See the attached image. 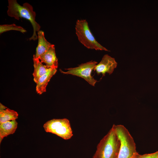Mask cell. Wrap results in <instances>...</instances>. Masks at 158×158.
<instances>
[{
  "instance_id": "16",
  "label": "cell",
  "mask_w": 158,
  "mask_h": 158,
  "mask_svg": "<svg viewBox=\"0 0 158 158\" xmlns=\"http://www.w3.org/2000/svg\"><path fill=\"white\" fill-rule=\"evenodd\" d=\"M0 111L5 110L7 108L6 107L3 105L1 103H0Z\"/></svg>"
},
{
  "instance_id": "6",
  "label": "cell",
  "mask_w": 158,
  "mask_h": 158,
  "mask_svg": "<svg viewBox=\"0 0 158 158\" xmlns=\"http://www.w3.org/2000/svg\"><path fill=\"white\" fill-rule=\"evenodd\" d=\"M97 63V62L92 61L82 63L76 67L65 69L67 70L66 72L63 71L61 69L59 71L63 74H71L83 78L90 85L94 86L97 80L91 76V73Z\"/></svg>"
},
{
  "instance_id": "3",
  "label": "cell",
  "mask_w": 158,
  "mask_h": 158,
  "mask_svg": "<svg viewBox=\"0 0 158 158\" xmlns=\"http://www.w3.org/2000/svg\"><path fill=\"white\" fill-rule=\"evenodd\" d=\"M75 30L79 41L87 48L109 51L96 40L86 20H78L75 25Z\"/></svg>"
},
{
  "instance_id": "17",
  "label": "cell",
  "mask_w": 158,
  "mask_h": 158,
  "mask_svg": "<svg viewBox=\"0 0 158 158\" xmlns=\"http://www.w3.org/2000/svg\"><path fill=\"white\" fill-rule=\"evenodd\" d=\"M157 158H158V156H157Z\"/></svg>"
},
{
  "instance_id": "1",
  "label": "cell",
  "mask_w": 158,
  "mask_h": 158,
  "mask_svg": "<svg viewBox=\"0 0 158 158\" xmlns=\"http://www.w3.org/2000/svg\"><path fill=\"white\" fill-rule=\"evenodd\" d=\"M115 125L98 144L92 158H118L121 142Z\"/></svg>"
},
{
  "instance_id": "14",
  "label": "cell",
  "mask_w": 158,
  "mask_h": 158,
  "mask_svg": "<svg viewBox=\"0 0 158 158\" xmlns=\"http://www.w3.org/2000/svg\"><path fill=\"white\" fill-rule=\"evenodd\" d=\"M12 30L19 31L23 33H24L27 31L25 29L21 26L17 25L14 24L11 25L6 24L0 25V34Z\"/></svg>"
},
{
  "instance_id": "2",
  "label": "cell",
  "mask_w": 158,
  "mask_h": 158,
  "mask_svg": "<svg viewBox=\"0 0 158 158\" xmlns=\"http://www.w3.org/2000/svg\"><path fill=\"white\" fill-rule=\"evenodd\" d=\"M7 13L8 16L19 20L20 18H25L31 23L33 29V33L29 40H35L38 37L36 33L40 30L41 27L35 20L36 13L32 6L28 3L20 5L16 0H8Z\"/></svg>"
},
{
  "instance_id": "11",
  "label": "cell",
  "mask_w": 158,
  "mask_h": 158,
  "mask_svg": "<svg viewBox=\"0 0 158 158\" xmlns=\"http://www.w3.org/2000/svg\"><path fill=\"white\" fill-rule=\"evenodd\" d=\"M17 126L18 123L16 120L0 123V143L5 137L13 134Z\"/></svg>"
},
{
  "instance_id": "7",
  "label": "cell",
  "mask_w": 158,
  "mask_h": 158,
  "mask_svg": "<svg viewBox=\"0 0 158 158\" xmlns=\"http://www.w3.org/2000/svg\"><path fill=\"white\" fill-rule=\"evenodd\" d=\"M117 64L114 58L108 54H105L101 61L96 65L94 70L96 71L98 75L102 73L103 77L105 75L106 73L111 74L116 67Z\"/></svg>"
},
{
  "instance_id": "10",
  "label": "cell",
  "mask_w": 158,
  "mask_h": 158,
  "mask_svg": "<svg viewBox=\"0 0 158 158\" xmlns=\"http://www.w3.org/2000/svg\"><path fill=\"white\" fill-rule=\"evenodd\" d=\"M38 39L37 46L36 48V53L34 55L35 59H38L40 56L47 51L51 46L54 45L48 42L45 38L44 32L39 30L37 32Z\"/></svg>"
},
{
  "instance_id": "9",
  "label": "cell",
  "mask_w": 158,
  "mask_h": 158,
  "mask_svg": "<svg viewBox=\"0 0 158 158\" xmlns=\"http://www.w3.org/2000/svg\"><path fill=\"white\" fill-rule=\"evenodd\" d=\"M56 71V68H50L46 73L39 79L36 83V90L37 94L41 95L46 92V87L49 82Z\"/></svg>"
},
{
  "instance_id": "8",
  "label": "cell",
  "mask_w": 158,
  "mask_h": 158,
  "mask_svg": "<svg viewBox=\"0 0 158 158\" xmlns=\"http://www.w3.org/2000/svg\"><path fill=\"white\" fill-rule=\"evenodd\" d=\"M40 61L44 63L48 68H57L58 67V60L55 51L54 45L50 47L39 58Z\"/></svg>"
},
{
  "instance_id": "13",
  "label": "cell",
  "mask_w": 158,
  "mask_h": 158,
  "mask_svg": "<svg viewBox=\"0 0 158 158\" xmlns=\"http://www.w3.org/2000/svg\"><path fill=\"white\" fill-rule=\"evenodd\" d=\"M18 114L16 111L8 108L5 110L1 111L0 123L16 120L18 118Z\"/></svg>"
},
{
  "instance_id": "15",
  "label": "cell",
  "mask_w": 158,
  "mask_h": 158,
  "mask_svg": "<svg viewBox=\"0 0 158 158\" xmlns=\"http://www.w3.org/2000/svg\"><path fill=\"white\" fill-rule=\"evenodd\" d=\"M158 151L150 154H140L137 152L135 153L131 158H157Z\"/></svg>"
},
{
  "instance_id": "12",
  "label": "cell",
  "mask_w": 158,
  "mask_h": 158,
  "mask_svg": "<svg viewBox=\"0 0 158 158\" xmlns=\"http://www.w3.org/2000/svg\"><path fill=\"white\" fill-rule=\"evenodd\" d=\"M33 61L34 71L32 73L33 80L36 83L39 79L49 69L46 65H44L38 59H35L33 55Z\"/></svg>"
},
{
  "instance_id": "4",
  "label": "cell",
  "mask_w": 158,
  "mask_h": 158,
  "mask_svg": "<svg viewBox=\"0 0 158 158\" xmlns=\"http://www.w3.org/2000/svg\"><path fill=\"white\" fill-rule=\"evenodd\" d=\"M115 127L121 142L118 158H131L133 154L137 152L136 145L133 138L123 125H115Z\"/></svg>"
},
{
  "instance_id": "5",
  "label": "cell",
  "mask_w": 158,
  "mask_h": 158,
  "mask_svg": "<svg viewBox=\"0 0 158 158\" xmlns=\"http://www.w3.org/2000/svg\"><path fill=\"white\" fill-rule=\"evenodd\" d=\"M45 131L55 134L63 139H70L73 135L69 121L66 118L53 119L43 125Z\"/></svg>"
}]
</instances>
